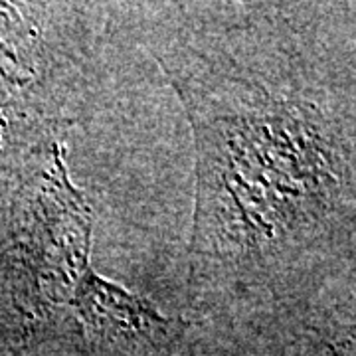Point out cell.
Wrapping results in <instances>:
<instances>
[{
	"instance_id": "cell-3",
	"label": "cell",
	"mask_w": 356,
	"mask_h": 356,
	"mask_svg": "<svg viewBox=\"0 0 356 356\" xmlns=\"http://www.w3.org/2000/svg\"><path fill=\"white\" fill-rule=\"evenodd\" d=\"M67 307L91 356H166L178 327L135 293L103 280L91 267L81 275Z\"/></svg>"
},
{
	"instance_id": "cell-2",
	"label": "cell",
	"mask_w": 356,
	"mask_h": 356,
	"mask_svg": "<svg viewBox=\"0 0 356 356\" xmlns=\"http://www.w3.org/2000/svg\"><path fill=\"white\" fill-rule=\"evenodd\" d=\"M6 254L14 332L30 337L54 309L67 305L89 267L91 210L65 172L62 147L51 143L26 175Z\"/></svg>"
},
{
	"instance_id": "cell-4",
	"label": "cell",
	"mask_w": 356,
	"mask_h": 356,
	"mask_svg": "<svg viewBox=\"0 0 356 356\" xmlns=\"http://www.w3.org/2000/svg\"><path fill=\"white\" fill-rule=\"evenodd\" d=\"M311 356H355L353 343H329V341H315L311 348Z\"/></svg>"
},
{
	"instance_id": "cell-1",
	"label": "cell",
	"mask_w": 356,
	"mask_h": 356,
	"mask_svg": "<svg viewBox=\"0 0 356 356\" xmlns=\"http://www.w3.org/2000/svg\"><path fill=\"white\" fill-rule=\"evenodd\" d=\"M196 140L192 285L277 291L339 238L353 243V99L236 44L156 56Z\"/></svg>"
}]
</instances>
